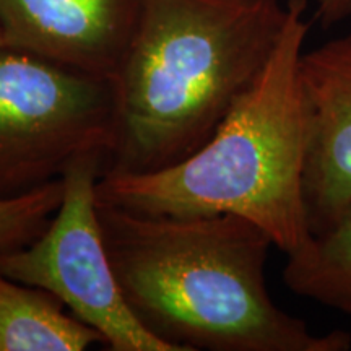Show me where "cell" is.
Returning <instances> with one entry per match:
<instances>
[{
	"mask_svg": "<svg viewBox=\"0 0 351 351\" xmlns=\"http://www.w3.org/2000/svg\"><path fill=\"white\" fill-rule=\"evenodd\" d=\"M116 119L111 78L0 47V200L62 179L83 158L108 163Z\"/></svg>",
	"mask_w": 351,
	"mask_h": 351,
	"instance_id": "277c9868",
	"label": "cell"
},
{
	"mask_svg": "<svg viewBox=\"0 0 351 351\" xmlns=\"http://www.w3.org/2000/svg\"><path fill=\"white\" fill-rule=\"evenodd\" d=\"M64 195L62 179L29 194L0 200V252L32 243L51 221Z\"/></svg>",
	"mask_w": 351,
	"mask_h": 351,
	"instance_id": "30bf717a",
	"label": "cell"
},
{
	"mask_svg": "<svg viewBox=\"0 0 351 351\" xmlns=\"http://www.w3.org/2000/svg\"><path fill=\"white\" fill-rule=\"evenodd\" d=\"M142 0H0L7 46L114 78Z\"/></svg>",
	"mask_w": 351,
	"mask_h": 351,
	"instance_id": "52a82bcc",
	"label": "cell"
},
{
	"mask_svg": "<svg viewBox=\"0 0 351 351\" xmlns=\"http://www.w3.org/2000/svg\"><path fill=\"white\" fill-rule=\"evenodd\" d=\"M114 271L137 319L176 351H348L271 300L274 241L238 215H147L98 202Z\"/></svg>",
	"mask_w": 351,
	"mask_h": 351,
	"instance_id": "6da1fadb",
	"label": "cell"
},
{
	"mask_svg": "<svg viewBox=\"0 0 351 351\" xmlns=\"http://www.w3.org/2000/svg\"><path fill=\"white\" fill-rule=\"evenodd\" d=\"M314 19L322 28H330L351 19V0H317Z\"/></svg>",
	"mask_w": 351,
	"mask_h": 351,
	"instance_id": "8fae6325",
	"label": "cell"
},
{
	"mask_svg": "<svg viewBox=\"0 0 351 351\" xmlns=\"http://www.w3.org/2000/svg\"><path fill=\"white\" fill-rule=\"evenodd\" d=\"M2 46H7V41H5V34H3L2 26H0V47Z\"/></svg>",
	"mask_w": 351,
	"mask_h": 351,
	"instance_id": "7c38bea8",
	"label": "cell"
},
{
	"mask_svg": "<svg viewBox=\"0 0 351 351\" xmlns=\"http://www.w3.org/2000/svg\"><path fill=\"white\" fill-rule=\"evenodd\" d=\"M95 343L106 340L56 296L0 274V351H82Z\"/></svg>",
	"mask_w": 351,
	"mask_h": 351,
	"instance_id": "ba28073f",
	"label": "cell"
},
{
	"mask_svg": "<svg viewBox=\"0 0 351 351\" xmlns=\"http://www.w3.org/2000/svg\"><path fill=\"white\" fill-rule=\"evenodd\" d=\"M282 36L261 75L195 153L145 174L99 176L98 202L147 215H238L287 256L309 239L302 173L309 117L300 60L307 0H288Z\"/></svg>",
	"mask_w": 351,
	"mask_h": 351,
	"instance_id": "3957f363",
	"label": "cell"
},
{
	"mask_svg": "<svg viewBox=\"0 0 351 351\" xmlns=\"http://www.w3.org/2000/svg\"><path fill=\"white\" fill-rule=\"evenodd\" d=\"M280 0H142L114 75L104 173L145 174L195 153L261 75L282 36Z\"/></svg>",
	"mask_w": 351,
	"mask_h": 351,
	"instance_id": "7a4b0ae2",
	"label": "cell"
},
{
	"mask_svg": "<svg viewBox=\"0 0 351 351\" xmlns=\"http://www.w3.org/2000/svg\"><path fill=\"white\" fill-rule=\"evenodd\" d=\"M300 77L309 117L302 194L317 234L351 204V34L302 52Z\"/></svg>",
	"mask_w": 351,
	"mask_h": 351,
	"instance_id": "8992f818",
	"label": "cell"
},
{
	"mask_svg": "<svg viewBox=\"0 0 351 351\" xmlns=\"http://www.w3.org/2000/svg\"><path fill=\"white\" fill-rule=\"evenodd\" d=\"M283 282L296 296L351 315V204L287 256Z\"/></svg>",
	"mask_w": 351,
	"mask_h": 351,
	"instance_id": "9c48e42d",
	"label": "cell"
},
{
	"mask_svg": "<svg viewBox=\"0 0 351 351\" xmlns=\"http://www.w3.org/2000/svg\"><path fill=\"white\" fill-rule=\"evenodd\" d=\"M104 163L88 156L65 171L60 207L36 239L0 252V274L51 293L109 350L176 351L137 319L114 271L96 194Z\"/></svg>",
	"mask_w": 351,
	"mask_h": 351,
	"instance_id": "5b68a950",
	"label": "cell"
}]
</instances>
